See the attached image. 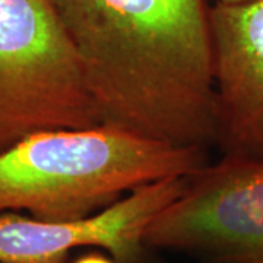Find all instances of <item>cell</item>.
Masks as SVG:
<instances>
[{
  "mask_svg": "<svg viewBox=\"0 0 263 263\" xmlns=\"http://www.w3.org/2000/svg\"><path fill=\"white\" fill-rule=\"evenodd\" d=\"M95 97L119 105L173 98L212 67L203 0H50Z\"/></svg>",
  "mask_w": 263,
  "mask_h": 263,
  "instance_id": "cell-1",
  "label": "cell"
},
{
  "mask_svg": "<svg viewBox=\"0 0 263 263\" xmlns=\"http://www.w3.org/2000/svg\"><path fill=\"white\" fill-rule=\"evenodd\" d=\"M206 164V149L174 146L108 124L37 132L0 152V214L79 219L113 205L123 193Z\"/></svg>",
  "mask_w": 263,
  "mask_h": 263,
  "instance_id": "cell-2",
  "label": "cell"
},
{
  "mask_svg": "<svg viewBox=\"0 0 263 263\" xmlns=\"http://www.w3.org/2000/svg\"><path fill=\"white\" fill-rule=\"evenodd\" d=\"M101 124L50 0H0V152L37 132Z\"/></svg>",
  "mask_w": 263,
  "mask_h": 263,
  "instance_id": "cell-3",
  "label": "cell"
},
{
  "mask_svg": "<svg viewBox=\"0 0 263 263\" xmlns=\"http://www.w3.org/2000/svg\"><path fill=\"white\" fill-rule=\"evenodd\" d=\"M143 246L200 263H263V161L224 155L189 174L146 227Z\"/></svg>",
  "mask_w": 263,
  "mask_h": 263,
  "instance_id": "cell-4",
  "label": "cell"
},
{
  "mask_svg": "<svg viewBox=\"0 0 263 263\" xmlns=\"http://www.w3.org/2000/svg\"><path fill=\"white\" fill-rule=\"evenodd\" d=\"M187 176L143 184L103 211L79 219L41 221L3 212L0 263H65L70 250L85 246L105 249L117 263H138L146 249V227L183 192Z\"/></svg>",
  "mask_w": 263,
  "mask_h": 263,
  "instance_id": "cell-5",
  "label": "cell"
},
{
  "mask_svg": "<svg viewBox=\"0 0 263 263\" xmlns=\"http://www.w3.org/2000/svg\"><path fill=\"white\" fill-rule=\"evenodd\" d=\"M215 143L224 155L263 161V0L209 8Z\"/></svg>",
  "mask_w": 263,
  "mask_h": 263,
  "instance_id": "cell-6",
  "label": "cell"
},
{
  "mask_svg": "<svg viewBox=\"0 0 263 263\" xmlns=\"http://www.w3.org/2000/svg\"><path fill=\"white\" fill-rule=\"evenodd\" d=\"M73 263H117L116 260H111L108 257H105L103 254L98 253H89L86 256H82L79 259H76Z\"/></svg>",
  "mask_w": 263,
  "mask_h": 263,
  "instance_id": "cell-7",
  "label": "cell"
},
{
  "mask_svg": "<svg viewBox=\"0 0 263 263\" xmlns=\"http://www.w3.org/2000/svg\"><path fill=\"white\" fill-rule=\"evenodd\" d=\"M218 2H224V3H240V2H250V0H218Z\"/></svg>",
  "mask_w": 263,
  "mask_h": 263,
  "instance_id": "cell-8",
  "label": "cell"
}]
</instances>
